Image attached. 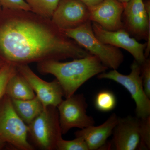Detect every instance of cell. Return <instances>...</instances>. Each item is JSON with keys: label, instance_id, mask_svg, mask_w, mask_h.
<instances>
[{"label": "cell", "instance_id": "cell-2", "mask_svg": "<svg viewBox=\"0 0 150 150\" xmlns=\"http://www.w3.org/2000/svg\"><path fill=\"white\" fill-rule=\"evenodd\" d=\"M108 69L98 58L91 54L71 62L48 60L37 64V69L40 74H50L56 77L66 98L74 94L89 79L105 72Z\"/></svg>", "mask_w": 150, "mask_h": 150}, {"label": "cell", "instance_id": "cell-27", "mask_svg": "<svg viewBox=\"0 0 150 150\" xmlns=\"http://www.w3.org/2000/svg\"><path fill=\"white\" fill-rule=\"evenodd\" d=\"M5 63H5V62H4L2 60H1V59H0V67H2V66H3V65H4V64H5Z\"/></svg>", "mask_w": 150, "mask_h": 150}, {"label": "cell", "instance_id": "cell-23", "mask_svg": "<svg viewBox=\"0 0 150 150\" xmlns=\"http://www.w3.org/2000/svg\"><path fill=\"white\" fill-rule=\"evenodd\" d=\"M3 8L16 10L30 11L25 0H0Z\"/></svg>", "mask_w": 150, "mask_h": 150}, {"label": "cell", "instance_id": "cell-1", "mask_svg": "<svg viewBox=\"0 0 150 150\" xmlns=\"http://www.w3.org/2000/svg\"><path fill=\"white\" fill-rule=\"evenodd\" d=\"M90 54L51 19L31 11L3 8L0 15V59L17 66L83 58Z\"/></svg>", "mask_w": 150, "mask_h": 150}, {"label": "cell", "instance_id": "cell-8", "mask_svg": "<svg viewBox=\"0 0 150 150\" xmlns=\"http://www.w3.org/2000/svg\"><path fill=\"white\" fill-rule=\"evenodd\" d=\"M88 104L83 94L66 98L57 106L62 135L74 128L83 129L94 125L93 118L87 114Z\"/></svg>", "mask_w": 150, "mask_h": 150}, {"label": "cell", "instance_id": "cell-19", "mask_svg": "<svg viewBox=\"0 0 150 150\" xmlns=\"http://www.w3.org/2000/svg\"><path fill=\"white\" fill-rule=\"evenodd\" d=\"M140 142L139 150H150V115L146 118H140Z\"/></svg>", "mask_w": 150, "mask_h": 150}, {"label": "cell", "instance_id": "cell-25", "mask_svg": "<svg viewBox=\"0 0 150 150\" xmlns=\"http://www.w3.org/2000/svg\"><path fill=\"white\" fill-rule=\"evenodd\" d=\"M7 144L4 140L0 138V150L4 149Z\"/></svg>", "mask_w": 150, "mask_h": 150}, {"label": "cell", "instance_id": "cell-11", "mask_svg": "<svg viewBox=\"0 0 150 150\" xmlns=\"http://www.w3.org/2000/svg\"><path fill=\"white\" fill-rule=\"evenodd\" d=\"M51 20L61 30L76 28L90 21L88 8L80 0H60Z\"/></svg>", "mask_w": 150, "mask_h": 150}, {"label": "cell", "instance_id": "cell-13", "mask_svg": "<svg viewBox=\"0 0 150 150\" xmlns=\"http://www.w3.org/2000/svg\"><path fill=\"white\" fill-rule=\"evenodd\" d=\"M140 118L131 115L118 118L112 131V143L116 150H135L140 142Z\"/></svg>", "mask_w": 150, "mask_h": 150}, {"label": "cell", "instance_id": "cell-5", "mask_svg": "<svg viewBox=\"0 0 150 150\" xmlns=\"http://www.w3.org/2000/svg\"><path fill=\"white\" fill-rule=\"evenodd\" d=\"M28 135L35 146L41 150L56 149L62 138L57 107L48 106L32 123L28 125Z\"/></svg>", "mask_w": 150, "mask_h": 150}, {"label": "cell", "instance_id": "cell-22", "mask_svg": "<svg viewBox=\"0 0 150 150\" xmlns=\"http://www.w3.org/2000/svg\"><path fill=\"white\" fill-rule=\"evenodd\" d=\"M141 76L144 90L147 96L150 98V60L147 58L141 65Z\"/></svg>", "mask_w": 150, "mask_h": 150}, {"label": "cell", "instance_id": "cell-16", "mask_svg": "<svg viewBox=\"0 0 150 150\" xmlns=\"http://www.w3.org/2000/svg\"><path fill=\"white\" fill-rule=\"evenodd\" d=\"M11 101L16 112L27 125L32 123L43 111L44 108L42 103L36 96L31 99H11Z\"/></svg>", "mask_w": 150, "mask_h": 150}, {"label": "cell", "instance_id": "cell-17", "mask_svg": "<svg viewBox=\"0 0 150 150\" xmlns=\"http://www.w3.org/2000/svg\"><path fill=\"white\" fill-rule=\"evenodd\" d=\"M60 0H25L30 11L39 16L51 19Z\"/></svg>", "mask_w": 150, "mask_h": 150}, {"label": "cell", "instance_id": "cell-12", "mask_svg": "<svg viewBox=\"0 0 150 150\" xmlns=\"http://www.w3.org/2000/svg\"><path fill=\"white\" fill-rule=\"evenodd\" d=\"M125 6L118 0H103L88 8L89 20L110 31L123 28L122 15Z\"/></svg>", "mask_w": 150, "mask_h": 150}, {"label": "cell", "instance_id": "cell-4", "mask_svg": "<svg viewBox=\"0 0 150 150\" xmlns=\"http://www.w3.org/2000/svg\"><path fill=\"white\" fill-rule=\"evenodd\" d=\"M28 127L16 112L11 99L5 94L0 100V138L21 150H33L28 140Z\"/></svg>", "mask_w": 150, "mask_h": 150}, {"label": "cell", "instance_id": "cell-3", "mask_svg": "<svg viewBox=\"0 0 150 150\" xmlns=\"http://www.w3.org/2000/svg\"><path fill=\"white\" fill-rule=\"evenodd\" d=\"M61 30L90 54L98 58L108 69L117 70L123 63L124 56L121 50L100 40L94 33L91 21L76 28Z\"/></svg>", "mask_w": 150, "mask_h": 150}, {"label": "cell", "instance_id": "cell-26", "mask_svg": "<svg viewBox=\"0 0 150 150\" xmlns=\"http://www.w3.org/2000/svg\"><path fill=\"white\" fill-rule=\"evenodd\" d=\"M119 1L123 3L124 4H126V3H128L129 2V0H118Z\"/></svg>", "mask_w": 150, "mask_h": 150}, {"label": "cell", "instance_id": "cell-9", "mask_svg": "<svg viewBox=\"0 0 150 150\" xmlns=\"http://www.w3.org/2000/svg\"><path fill=\"white\" fill-rule=\"evenodd\" d=\"M92 25L95 35L103 43L126 50L140 64L146 59L145 56L146 43L138 42L136 38L131 37L124 28L110 31L104 29L94 22H92Z\"/></svg>", "mask_w": 150, "mask_h": 150}, {"label": "cell", "instance_id": "cell-7", "mask_svg": "<svg viewBox=\"0 0 150 150\" xmlns=\"http://www.w3.org/2000/svg\"><path fill=\"white\" fill-rule=\"evenodd\" d=\"M123 28L138 40H147L145 56L150 51V1L129 0L122 15Z\"/></svg>", "mask_w": 150, "mask_h": 150}, {"label": "cell", "instance_id": "cell-21", "mask_svg": "<svg viewBox=\"0 0 150 150\" xmlns=\"http://www.w3.org/2000/svg\"><path fill=\"white\" fill-rule=\"evenodd\" d=\"M58 150H89L86 143L83 138L76 137L72 140H65L61 138L57 143Z\"/></svg>", "mask_w": 150, "mask_h": 150}, {"label": "cell", "instance_id": "cell-10", "mask_svg": "<svg viewBox=\"0 0 150 150\" xmlns=\"http://www.w3.org/2000/svg\"><path fill=\"white\" fill-rule=\"evenodd\" d=\"M18 71L25 79L44 108L57 107L63 100L64 92L56 79L47 82L40 79L27 64L17 65Z\"/></svg>", "mask_w": 150, "mask_h": 150}, {"label": "cell", "instance_id": "cell-28", "mask_svg": "<svg viewBox=\"0 0 150 150\" xmlns=\"http://www.w3.org/2000/svg\"><path fill=\"white\" fill-rule=\"evenodd\" d=\"M2 6L1 5V2H0V15H1V13L2 11L3 8H2Z\"/></svg>", "mask_w": 150, "mask_h": 150}, {"label": "cell", "instance_id": "cell-18", "mask_svg": "<svg viewBox=\"0 0 150 150\" xmlns=\"http://www.w3.org/2000/svg\"><path fill=\"white\" fill-rule=\"evenodd\" d=\"M116 103L115 95L108 90L100 91L97 94L95 98V106L96 109L101 112H108L113 110Z\"/></svg>", "mask_w": 150, "mask_h": 150}, {"label": "cell", "instance_id": "cell-20", "mask_svg": "<svg viewBox=\"0 0 150 150\" xmlns=\"http://www.w3.org/2000/svg\"><path fill=\"white\" fill-rule=\"evenodd\" d=\"M16 71V66L9 63L0 67V100L6 94L8 83Z\"/></svg>", "mask_w": 150, "mask_h": 150}, {"label": "cell", "instance_id": "cell-6", "mask_svg": "<svg viewBox=\"0 0 150 150\" xmlns=\"http://www.w3.org/2000/svg\"><path fill=\"white\" fill-rule=\"evenodd\" d=\"M129 75H123L116 69L98 75L99 79L111 80L121 85L127 90L136 103V113L139 118H146L150 115V98L144 90L141 76V66L134 60Z\"/></svg>", "mask_w": 150, "mask_h": 150}, {"label": "cell", "instance_id": "cell-24", "mask_svg": "<svg viewBox=\"0 0 150 150\" xmlns=\"http://www.w3.org/2000/svg\"><path fill=\"white\" fill-rule=\"evenodd\" d=\"M85 4L88 8L93 7L101 3L103 0H80Z\"/></svg>", "mask_w": 150, "mask_h": 150}, {"label": "cell", "instance_id": "cell-15", "mask_svg": "<svg viewBox=\"0 0 150 150\" xmlns=\"http://www.w3.org/2000/svg\"><path fill=\"white\" fill-rule=\"evenodd\" d=\"M6 94L11 99L19 100L32 99L36 96L29 83L17 69L8 83Z\"/></svg>", "mask_w": 150, "mask_h": 150}, {"label": "cell", "instance_id": "cell-14", "mask_svg": "<svg viewBox=\"0 0 150 150\" xmlns=\"http://www.w3.org/2000/svg\"><path fill=\"white\" fill-rule=\"evenodd\" d=\"M118 118L115 113H112L100 126L93 125L76 131L75 137L83 138L86 143L89 150H100L105 144L108 138L112 134L118 122Z\"/></svg>", "mask_w": 150, "mask_h": 150}]
</instances>
